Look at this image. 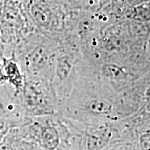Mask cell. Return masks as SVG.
I'll list each match as a JSON object with an SVG mask.
<instances>
[{
	"label": "cell",
	"instance_id": "cell-2",
	"mask_svg": "<svg viewBox=\"0 0 150 150\" xmlns=\"http://www.w3.org/2000/svg\"><path fill=\"white\" fill-rule=\"evenodd\" d=\"M110 138V133L106 127H102L93 131L88 136V149L101 150L107 145Z\"/></svg>",
	"mask_w": 150,
	"mask_h": 150
},
{
	"label": "cell",
	"instance_id": "cell-7",
	"mask_svg": "<svg viewBox=\"0 0 150 150\" xmlns=\"http://www.w3.org/2000/svg\"><path fill=\"white\" fill-rule=\"evenodd\" d=\"M6 70L11 79L13 80L14 81L18 82V83L20 82V75L19 74L18 67L16 63H13V62H8V64L6 67Z\"/></svg>",
	"mask_w": 150,
	"mask_h": 150
},
{
	"label": "cell",
	"instance_id": "cell-3",
	"mask_svg": "<svg viewBox=\"0 0 150 150\" xmlns=\"http://www.w3.org/2000/svg\"><path fill=\"white\" fill-rule=\"evenodd\" d=\"M102 72L106 79L116 83H124L128 80V73L115 63H104L102 66Z\"/></svg>",
	"mask_w": 150,
	"mask_h": 150
},
{
	"label": "cell",
	"instance_id": "cell-6",
	"mask_svg": "<svg viewBox=\"0 0 150 150\" xmlns=\"http://www.w3.org/2000/svg\"><path fill=\"white\" fill-rule=\"evenodd\" d=\"M88 107L91 112L96 114H108L111 110L112 106L108 101L102 99H94L90 101Z\"/></svg>",
	"mask_w": 150,
	"mask_h": 150
},
{
	"label": "cell",
	"instance_id": "cell-4",
	"mask_svg": "<svg viewBox=\"0 0 150 150\" xmlns=\"http://www.w3.org/2000/svg\"><path fill=\"white\" fill-rule=\"evenodd\" d=\"M68 11H97L95 0H58Z\"/></svg>",
	"mask_w": 150,
	"mask_h": 150
},
{
	"label": "cell",
	"instance_id": "cell-8",
	"mask_svg": "<svg viewBox=\"0 0 150 150\" xmlns=\"http://www.w3.org/2000/svg\"><path fill=\"white\" fill-rule=\"evenodd\" d=\"M140 145L142 150H149L150 137L149 133H146L140 136Z\"/></svg>",
	"mask_w": 150,
	"mask_h": 150
},
{
	"label": "cell",
	"instance_id": "cell-9",
	"mask_svg": "<svg viewBox=\"0 0 150 150\" xmlns=\"http://www.w3.org/2000/svg\"><path fill=\"white\" fill-rule=\"evenodd\" d=\"M122 3L127 7H135L142 4L148 2L149 0H120Z\"/></svg>",
	"mask_w": 150,
	"mask_h": 150
},
{
	"label": "cell",
	"instance_id": "cell-1",
	"mask_svg": "<svg viewBox=\"0 0 150 150\" xmlns=\"http://www.w3.org/2000/svg\"><path fill=\"white\" fill-rule=\"evenodd\" d=\"M27 10L35 31L61 40L67 11L58 0H28Z\"/></svg>",
	"mask_w": 150,
	"mask_h": 150
},
{
	"label": "cell",
	"instance_id": "cell-5",
	"mask_svg": "<svg viewBox=\"0 0 150 150\" xmlns=\"http://www.w3.org/2000/svg\"><path fill=\"white\" fill-rule=\"evenodd\" d=\"M41 140L43 147L46 149H55L59 144V133L54 127H45L41 133Z\"/></svg>",
	"mask_w": 150,
	"mask_h": 150
}]
</instances>
